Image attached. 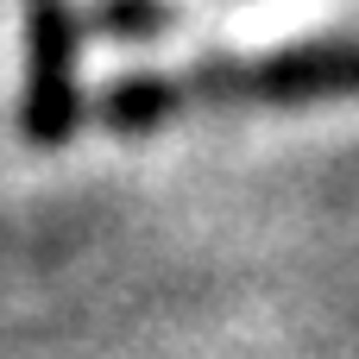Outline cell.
Masks as SVG:
<instances>
[{"label":"cell","mask_w":359,"mask_h":359,"mask_svg":"<svg viewBox=\"0 0 359 359\" xmlns=\"http://www.w3.org/2000/svg\"><path fill=\"white\" fill-rule=\"evenodd\" d=\"M359 95V38H297L259 57H196L183 69H126L101 82L95 120L107 133H158L183 114L215 107H316V101H353Z\"/></svg>","instance_id":"obj_1"},{"label":"cell","mask_w":359,"mask_h":359,"mask_svg":"<svg viewBox=\"0 0 359 359\" xmlns=\"http://www.w3.org/2000/svg\"><path fill=\"white\" fill-rule=\"evenodd\" d=\"M170 25H177L170 0H95V13H88V32L120 38V44H151Z\"/></svg>","instance_id":"obj_3"},{"label":"cell","mask_w":359,"mask_h":359,"mask_svg":"<svg viewBox=\"0 0 359 359\" xmlns=\"http://www.w3.org/2000/svg\"><path fill=\"white\" fill-rule=\"evenodd\" d=\"M82 44L88 19L76 0H19V133L38 151L69 145L95 107L82 95Z\"/></svg>","instance_id":"obj_2"}]
</instances>
